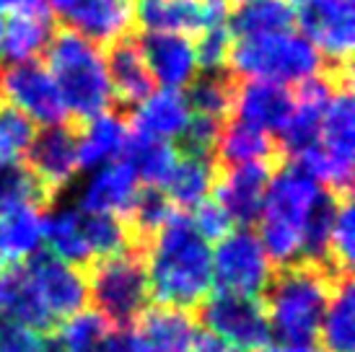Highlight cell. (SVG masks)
I'll return each mask as SVG.
<instances>
[{
	"label": "cell",
	"instance_id": "6da1fadb",
	"mask_svg": "<svg viewBox=\"0 0 355 352\" xmlns=\"http://www.w3.org/2000/svg\"><path fill=\"white\" fill-rule=\"evenodd\" d=\"M150 298L195 308L213 288V252L187 213H174L146 252Z\"/></svg>",
	"mask_w": 355,
	"mask_h": 352
},
{
	"label": "cell",
	"instance_id": "7a4b0ae2",
	"mask_svg": "<svg viewBox=\"0 0 355 352\" xmlns=\"http://www.w3.org/2000/svg\"><path fill=\"white\" fill-rule=\"evenodd\" d=\"M337 280L340 274H332L324 267L309 262L275 267L259 298L265 306L272 337L283 344L314 342Z\"/></svg>",
	"mask_w": 355,
	"mask_h": 352
},
{
	"label": "cell",
	"instance_id": "3957f363",
	"mask_svg": "<svg viewBox=\"0 0 355 352\" xmlns=\"http://www.w3.org/2000/svg\"><path fill=\"white\" fill-rule=\"evenodd\" d=\"M324 186L306 174L293 161H283L272 171L267 184L265 207L259 215V241L272 267L293 264L301 259L306 218Z\"/></svg>",
	"mask_w": 355,
	"mask_h": 352
},
{
	"label": "cell",
	"instance_id": "277c9868",
	"mask_svg": "<svg viewBox=\"0 0 355 352\" xmlns=\"http://www.w3.org/2000/svg\"><path fill=\"white\" fill-rule=\"evenodd\" d=\"M44 58L73 122H86L114 107L104 52L94 42L73 29H55Z\"/></svg>",
	"mask_w": 355,
	"mask_h": 352
},
{
	"label": "cell",
	"instance_id": "5b68a950",
	"mask_svg": "<svg viewBox=\"0 0 355 352\" xmlns=\"http://www.w3.org/2000/svg\"><path fill=\"white\" fill-rule=\"evenodd\" d=\"M89 301L112 329L135 326L140 313L150 303L148 262L143 249L96 259L86 267Z\"/></svg>",
	"mask_w": 355,
	"mask_h": 352
},
{
	"label": "cell",
	"instance_id": "8992f818",
	"mask_svg": "<svg viewBox=\"0 0 355 352\" xmlns=\"http://www.w3.org/2000/svg\"><path fill=\"white\" fill-rule=\"evenodd\" d=\"M324 60L316 47L296 31L234 39L228 70L241 80H270V83H301L322 73Z\"/></svg>",
	"mask_w": 355,
	"mask_h": 352
},
{
	"label": "cell",
	"instance_id": "52a82bcc",
	"mask_svg": "<svg viewBox=\"0 0 355 352\" xmlns=\"http://www.w3.org/2000/svg\"><path fill=\"white\" fill-rule=\"evenodd\" d=\"M192 311H195L198 326L220 337L239 352H262L265 347H270L272 332L259 298L216 290V293H207Z\"/></svg>",
	"mask_w": 355,
	"mask_h": 352
},
{
	"label": "cell",
	"instance_id": "ba28073f",
	"mask_svg": "<svg viewBox=\"0 0 355 352\" xmlns=\"http://www.w3.org/2000/svg\"><path fill=\"white\" fill-rule=\"evenodd\" d=\"M272 270L275 267L252 228H234L213 252V285L220 293L262 298Z\"/></svg>",
	"mask_w": 355,
	"mask_h": 352
},
{
	"label": "cell",
	"instance_id": "9c48e42d",
	"mask_svg": "<svg viewBox=\"0 0 355 352\" xmlns=\"http://www.w3.org/2000/svg\"><path fill=\"white\" fill-rule=\"evenodd\" d=\"M0 101L44 127L62 125L70 117L52 73L37 60L0 68Z\"/></svg>",
	"mask_w": 355,
	"mask_h": 352
},
{
	"label": "cell",
	"instance_id": "30bf717a",
	"mask_svg": "<svg viewBox=\"0 0 355 352\" xmlns=\"http://www.w3.org/2000/svg\"><path fill=\"white\" fill-rule=\"evenodd\" d=\"M319 153L324 158V189L350 195L355 164V101L353 88H340L329 98L322 117Z\"/></svg>",
	"mask_w": 355,
	"mask_h": 352
},
{
	"label": "cell",
	"instance_id": "8fae6325",
	"mask_svg": "<svg viewBox=\"0 0 355 352\" xmlns=\"http://www.w3.org/2000/svg\"><path fill=\"white\" fill-rule=\"evenodd\" d=\"M21 272L29 280L31 290L37 293L42 306L52 313L55 322L83 311L89 303L86 270L62 262L50 252H37L31 259L21 264Z\"/></svg>",
	"mask_w": 355,
	"mask_h": 352
},
{
	"label": "cell",
	"instance_id": "7c38bea8",
	"mask_svg": "<svg viewBox=\"0 0 355 352\" xmlns=\"http://www.w3.org/2000/svg\"><path fill=\"white\" fill-rule=\"evenodd\" d=\"M298 24L304 37L324 60V68H350L355 42L353 0H311L301 8Z\"/></svg>",
	"mask_w": 355,
	"mask_h": 352
},
{
	"label": "cell",
	"instance_id": "4fadbf2b",
	"mask_svg": "<svg viewBox=\"0 0 355 352\" xmlns=\"http://www.w3.org/2000/svg\"><path fill=\"white\" fill-rule=\"evenodd\" d=\"M24 166L40 179L55 200L65 186L73 184L78 166V122L50 125L42 132H34Z\"/></svg>",
	"mask_w": 355,
	"mask_h": 352
},
{
	"label": "cell",
	"instance_id": "5bb4252c",
	"mask_svg": "<svg viewBox=\"0 0 355 352\" xmlns=\"http://www.w3.org/2000/svg\"><path fill=\"white\" fill-rule=\"evenodd\" d=\"M47 6L65 29H73L96 47H107L119 37L132 34L135 26L130 0H47Z\"/></svg>",
	"mask_w": 355,
	"mask_h": 352
},
{
	"label": "cell",
	"instance_id": "9a60e30c",
	"mask_svg": "<svg viewBox=\"0 0 355 352\" xmlns=\"http://www.w3.org/2000/svg\"><path fill=\"white\" fill-rule=\"evenodd\" d=\"M228 10V0H138L132 6V16L146 31L200 34L213 26H223Z\"/></svg>",
	"mask_w": 355,
	"mask_h": 352
},
{
	"label": "cell",
	"instance_id": "2e32d148",
	"mask_svg": "<svg viewBox=\"0 0 355 352\" xmlns=\"http://www.w3.org/2000/svg\"><path fill=\"white\" fill-rule=\"evenodd\" d=\"M275 164H244V166L218 168L213 200L228 213L239 228H252L259 223L270 176Z\"/></svg>",
	"mask_w": 355,
	"mask_h": 352
},
{
	"label": "cell",
	"instance_id": "e0dca14e",
	"mask_svg": "<svg viewBox=\"0 0 355 352\" xmlns=\"http://www.w3.org/2000/svg\"><path fill=\"white\" fill-rule=\"evenodd\" d=\"M104 65H107L114 107L122 112H128L130 107H140L156 91V80L143 60L135 31L104 47Z\"/></svg>",
	"mask_w": 355,
	"mask_h": 352
},
{
	"label": "cell",
	"instance_id": "ac0fdd59",
	"mask_svg": "<svg viewBox=\"0 0 355 352\" xmlns=\"http://www.w3.org/2000/svg\"><path fill=\"white\" fill-rule=\"evenodd\" d=\"M143 60L148 65L150 76L168 91L187 88V83L198 76V55L195 42L184 34H161V31H146L135 34Z\"/></svg>",
	"mask_w": 355,
	"mask_h": 352
},
{
	"label": "cell",
	"instance_id": "d6986e66",
	"mask_svg": "<svg viewBox=\"0 0 355 352\" xmlns=\"http://www.w3.org/2000/svg\"><path fill=\"white\" fill-rule=\"evenodd\" d=\"M291 112H293V91L288 86L270 83V80L239 78L236 98L231 109V117L236 122L275 137L283 130L286 119L291 117Z\"/></svg>",
	"mask_w": 355,
	"mask_h": 352
},
{
	"label": "cell",
	"instance_id": "ffe728a7",
	"mask_svg": "<svg viewBox=\"0 0 355 352\" xmlns=\"http://www.w3.org/2000/svg\"><path fill=\"white\" fill-rule=\"evenodd\" d=\"M138 189V176L132 174V168L125 161H112L107 166L94 168L89 182L80 186L78 210L125 218Z\"/></svg>",
	"mask_w": 355,
	"mask_h": 352
},
{
	"label": "cell",
	"instance_id": "44dd1931",
	"mask_svg": "<svg viewBox=\"0 0 355 352\" xmlns=\"http://www.w3.org/2000/svg\"><path fill=\"white\" fill-rule=\"evenodd\" d=\"M148 352H192L198 337V319L192 308L156 303L140 313L132 326Z\"/></svg>",
	"mask_w": 355,
	"mask_h": 352
},
{
	"label": "cell",
	"instance_id": "7402d4cb",
	"mask_svg": "<svg viewBox=\"0 0 355 352\" xmlns=\"http://www.w3.org/2000/svg\"><path fill=\"white\" fill-rule=\"evenodd\" d=\"M130 137L128 112L112 107L96 117L78 122V166L101 168L125 153Z\"/></svg>",
	"mask_w": 355,
	"mask_h": 352
},
{
	"label": "cell",
	"instance_id": "603a6c76",
	"mask_svg": "<svg viewBox=\"0 0 355 352\" xmlns=\"http://www.w3.org/2000/svg\"><path fill=\"white\" fill-rule=\"evenodd\" d=\"M55 16L44 6H24L16 13H10L8 24L3 26L0 37V55L8 60V65L16 62H31L44 55L55 34Z\"/></svg>",
	"mask_w": 355,
	"mask_h": 352
},
{
	"label": "cell",
	"instance_id": "cb8c5ba5",
	"mask_svg": "<svg viewBox=\"0 0 355 352\" xmlns=\"http://www.w3.org/2000/svg\"><path fill=\"white\" fill-rule=\"evenodd\" d=\"M283 161L286 158H283L277 140L272 135L249 127V125H241L236 119L223 125L216 150L218 168L244 166V164H275V166H280Z\"/></svg>",
	"mask_w": 355,
	"mask_h": 352
},
{
	"label": "cell",
	"instance_id": "d4e9b609",
	"mask_svg": "<svg viewBox=\"0 0 355 352\" xmlns=\"http://www.w3.org/2000/svg\"><path fill=\"white\" fill-rule=\"evenodd\" d=\"M226 21L234 39H254L293 31L296 13L286 0H236Z\"/></svg>",
	"mask_w": 355,
	"mask_h": 352
},
{
	"label": "cell",
	"instance_id": "484cf974",
	"mask_svg": "<svg viewBox=\"0 0 355 352\" xmlns=\"http://www.w3.org/2000/svg\"><path fill=\"white\" fill-rule=\"evenodd\" d=\"M44 241L50 244V254L62 262H70L86 270L94 264L91 249L83 234V210L76 205H60L58 202L44 213Z\"/></svg>",
	"mask_w": 355,
	"mask_h": 352
},
{
	"label": "cell",
	"instance_id": "4316f807",
	"mask_svg": "<svg viewBox=\"0 0 355 352\" xmlns=\"http://www.w3.org/2000/svg\"><path fill=\"white\" fill-rule=\"evenodd\" d=\"M189 119V107L179 91H153L140 107H135V114L130 119V130L143 132L150 137L171 140L182 132V127Z\"/></svg>",
	"mask_w": 355,
	"mask_h": 352
},
{
	"label": "cell",
	"instance_id": "83f0119b",
	"mask_svg": "<svg viewBox=\"0 0 355 352\" xmlns=\"http://www.w3.org/2000/svg\"><path fill=\"white\" fill-rule=\"evenodd\" d=\"M218 166L216 161H205V158H187L179 156L171 174H168L166 184L161 186L166 197L171 200L174 210H195L200 202H205L213 195L216 186Z\"/></svg>",
	"mask_w": 355,
	"mask_h": 352
},
{
	"label": "cell",
	"instance_id": "f1b7e54d",
	"mask_svg": "<svg viewBox=\"0 0 355 352\" xmlns=\"http://www.w3.org/2000/svg\"><path fill=\"white\" fill-rule=\"evenodd\" d=\"M319 340L324 352L355 350V288L350 274L335 283V290L329 295V303L322 316Z\"/></svg>",
	"mask_w": 355,
	"mask_h": 352
},
{
	"label": "cell",
	"instance_id": "f546056e",
	"mask_svg": "<svg viewBox=\"0 0 355 352\" xmlns=\"http://www.w3.org/2000/svg\"><path fill=\"white\" fill-rule=\"evenodd\" d=\"M125 164L132 168V174L146 186H164L166 184L171 168L177 164V148L168 140L161 137H150L143 132L130 130L128 146H125Z\"/></svg>",
	"mask_w": 355,
	"mask_h": 352
},
{
	"label": "cell",
	"instance_id": "4dcf8cb0",
	"mask_svg": "<svg viewBox=\"0 0 355 352\" xmlns=\"http://www.w3.org/2000/svg\"><path fill=\"white\" fill-rule=\"evenodd\" d=\"M239 78L231 70H198V76L187 83V101L189 112L205 114V117L226 119L231 117L234 98H236Z\"/></svg>",
	"mask_w": 355,
	"mask_h": 352
},
{
	"label": "cell",
	"instance_id": "1f68e13d",
	"mask_svg": "<svg viewBox=\"0 0 355 352\" xmlns=\"http://www.w3.org/2000/svg\"><path fill=\"white\" fill-rule=\"evenodd\" d=\"M177 210L171 205V200L161 186H143L138 189V195L130 205V213L125 215L132 241L148 252V244L156 238V234L168 223V218L174 215Z\"/></svg>",
	"mask_w": 355,
	"mask_h": 352
},
{
	"label": "cell",
	"instance_id": "d6a6232c",
	"mask_svg": "<svg viewBox=\"0 0 355 352\" xmlns=\"http://www.w3.org/2000/svg\"><path fill=\"white\" fill-rule=\"evenodd\" d=\"M58 200L44 189L37 176L24 166V161L16 164H0V207L34 205L40 210H50Z\"/></svg>",
	"mask_w": 355,
	"mask_h": 352
},
{
	"label": "cell",
	"instance_id": "836d02e7",
	"mask_svg": "<svg viewBox=\"0 0 355 352\" xmlns=\"http://www.w3.org/2000/svg\"><path fill=\"white\" fill-rule=\"evenodd\" d=\"M109 326L96 311H78L68 316L55 332L62 352H107Z\"/></svg>",
	"mask_w": 355,
	"mask_h": 352
},
{
	"label": "cell",
	"instance_id": "e575fe53",
	"mask_svg": "<svg viewBox=\"0 0 355 352\" xmlns=\"http://www.w3.org/2000/svg\"><path fill=\"white\" fill-rule=\"evenodd\" d=\"M223 125H226V119L205 117V114L189 117L187 125L177 135V146H174L177 148V156L216 161L218 140H220Z\"/></svg>",
	"mask_w": 355,
	"mask_h": 352
},
{
	"label": "cell",
	"instance_id": "d590c367",
	"mask_svg": "<svg viewBox=\"0 0 355 352\" xmlns=\"http://www.w3.org/2000/svg\"><path fill=\"white\" fill-rule=\"evenodd\" d=\"M34 132V122L26 114L0 101V164H16L26 156Z\"/></svg>",
	"mask_w": 355,
	"mask_h": 352
},
{
	"label": "cell",
	"instance_id": "8d00e7d4",
	"mask_svg": "<svg viewBox=\"0 0 355 352\" xmlns=\"http://www.w3.org/2000/svg\"><path fill=\"white\" fill-rule=\"evenodd\" d=\"M329 256L340 272L350 274L355 259V218H353V197L343 195L337 202V215L329 236Z\"/></svg>",
	"mask_w": 355,
	"mask_h": 352
},
{
	"label": "cell",
	"instance_id": "74e56055",
	"mask_svg": "<svg viewBox=\"0 0 355 352\" xmlns=\"http://www.w3.org/2000/svg\"><path fill=\"white\" fill-rule=\"evenodd\" d=\"M231 47H234V37L228 26H213L198 34L195 39V55H198L200 70H226L228 58H231Z\"/></svg>",
	"mask_w": 355,
	"mask_h": 352
},
{
	"label": "cell",
	"instance_id": "f35d334b",
	"mask_svg": "<svg viewBox=\"0 0 355 352\" xmlns=\"http://www.w3.org/2000/svg\"><path fill=\"white\" fill-rule=\"evenodd\" d=\"M192 223H195L198 234L205 238L207 244H210V241H220L223 236H228L234 231V220L228 218V213L218 205L213 197H207L205 202H200V205L195 207Z\"/></svg>",
	"mask_w": 355,
	"mask_h": 352
},
{
	"label": "cell",
	"instance_id": "ab89813d",
	"mask_svg": "<svg viewBox=\"0 0 355 352\" xmlns=\"http://www.w3.org/2000/svg\"><path fill=\"white\" fill-rule=\"evenodd\" d=\"M44 334L19 322H0V352H42Z\"/></svg>",
	"mask_w": 355,
	"mask_h": 352
},
{
	"label": "cell",
	"instance_id": "60d3db41",
	"mask_svg": "<svg viewBox=\"0 0 355 352\" xmlns=\"http://www.w3.org/2000/svg\"><path fill=\"white\" fill-rule=\"evenodd\" d=\"M8 280L10 270H0V316L6 313V303H8Z\"/></svg>",
	"mask_w": 355,
	"mask_h": 352
},
{
	"label": "cell",
	"instance_id": "b9f144b4",
	"mask_svg": "<svg viewBox=\"0 0 355 352\" xmlns=\"http://www.w3.org/2000/svg\"><path fill=\"white\" fill-rule=\"evenodd\" d=\"M262 352H316L311 344H277V347H265Z\"/></svg>",
	"mask_w": 355,
	"mask_h": 352
},
{
	"label": "cell",
	"instance_id": "7bdbcfd3",
	"mask_svg": "<svg viewBox=\"0 0 355 352\" xmlns=\"http://www.w3.org/2000/svg\"><path fill=\"white\" fill-rule=\"evenodd\" d=\"M26 0H0V16L3 13H16L19 8H24Z\"/></svg>",
	"mask_w": 355,
	"mask_h": 352
},
{
	"label": "cell",
	"instance_id": "ee69618b",
	"mask_svg": "<svg viewBox=\"0 0 355 352\" xmlns=\"http://www.w3.org/2000/svg\"><path fill=\"white\" fill-rule=\"evenodd\" d=\"M286 3L291 6V8H293V6H298V8H304V6H309L311 0H286Z\"/></svg>",
	"mask_w": 355,
	"mask_h": 352
},
{
	"label": "cell",
	"instance_id": "f6af8a7d",
	"mask_svg": "<svg viewBox=\"0 0 355 352\" xmlns=\"http://www.w3.org/2000/svg\"><path fill=\"white\" fill-rule=\"evenodd\" d=\"M0 37H3V24H0Z\"/></svg>",
	"mask_w": 355,
	"mask_h": 352
}]
</instances>
